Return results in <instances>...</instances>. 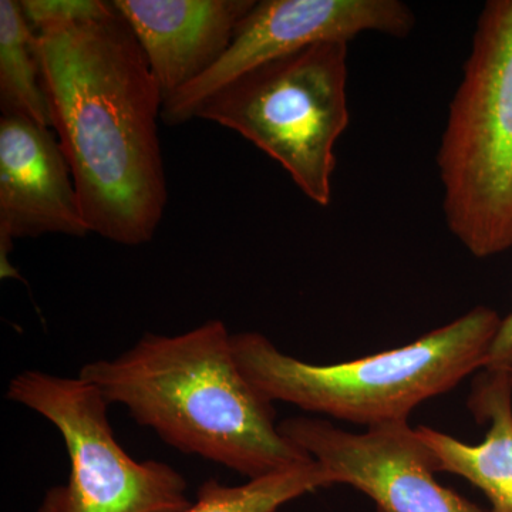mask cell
<instances>
[{"mask_svg":"<svg viewBox=\"0 0 512 512\" xmlns=\"http://www.w3.org/2000/svg\"><path fill=\"white\" fill-rule=\"evenodd\" d=\"M348 45L316 43L261 64L212 94L195 119L247 138L309 200L329 207L335 147L350 119Z\"/></svg>","mask_w":512,"mask_h":512,"instance_id":"5","label":"cell"},{"mask_svg":"<svg viewBox=\"0 0 512 512\" xmlns=\"http://www.w3.org/2000/svg\"><path fill=\"white\" fill-rule=\"evenodd\" d=\"M444 217L476 258L512 248V0L478 16L437 153Z\"/></svg>","mask_w":512,"mask_h":512,"instance_id":"4","label":"cell"},{"mask_svg":"<svg viewBox=\"0 0 512 512\" xmlns=\"http://www.w3.org/2000/svg\"><path fill=\"white\" fill-rule=\"evenodd\" d=\"M484 370H512V311L501 322Z\"/></svg>","mask_w":512,"mask_h":512,"instance_id":"15","label":"cell"},{"mask_svg":"<svg viewBox=\"0 0 512 512\" xmlns=\"http://www.w3.org/2000/svg\"><path fill=\"white\" fill-rule=\"evenodd\" d=\"M19 3L36 35L47 30L99 22L117 15L113 2L101 0H22Z\"/></svg>","mask_w":512,"mask_h":512,"instance_id":"14","label":"cell"},{"mask_svg":"<svg viewBox=\"0 0 512 512\" xmlns=\"http://www.w3.org/2000/svg\"><path fill=\"white\" fill-rule=\"evenodd\" d=\"M332 485L325 468L312 458L288 470L251 478L241 485L205 481L183 512H276L296 498Z\"/></svg>","mask_w":512,"mask_h":512,"instance_id":"13","label":"cell"},{"mask_svg":"<svg viewBox=\"0 0 512 512\" xmlns=\"http://www.w3.org/2000/svg\"><path fill=\"white\" fill-rule=\"evenodd\" d=\"M468 409L487 421L483 443L471 446L431 427H417L436 460L437 473H451L488 498L491 512H512V370H483Z\"/></svg>","mask_w":512,"mask_h":512,"instance_id":"11","label":"cell"},{"mask_svg":"<svg viewBox=\"0 0 512 512\" xmlns=\"http://www.w3.org/2000/svg\"><path fill=\"white\" fill-rule=\"evenodd\" d=\"M6 397L49 420L69 453V481L50 488L37 512H183L192 504L177 470L128 456L111 429L110 403L82 377L26 370Z\"/></svg>","mask_w":512,"mask_h":512,"instance_id":"6","label":"cell"},{"mask_svg":"<svg viewBox=\"0 0 512 512\" xmlns=\"http://www.w3.org/2000/svg\"><path fill=\"white\" fill-rule=\"evenodd\" d=\"M500 313L477 306L402 348L335 365L286 355L258 332L232 335L241 372L269 402L363 424L407 421L421 403L484 370Z\"/></svg>","mask_w":512,"mask_h":512,"instance_id":"3","label":"cell"},{"mask_svg":"<svg viewBox=\"0 0 512 512\" xmlns=\"http://www.w3.org/2000/svg\"><path fill=\"white\" fill-rule=\"evenodd\" d=\"M416 18L399 0H262L239 22L224 55L208 72L163 103L161 120L195 119L212 94L278 57L323 42L349 43L366 32L409 36Z\"/></svg>","mask_w":512,"mask_h":512,"instance_id":"7","label":"cell"},{"mask_svg":"<svg viewBox=\"0 0 512 512\" xmlns=\"http://www.w3.org/2000/svg\"><path fill=\"white\" fill-rule=\"evenodd\" d=\"M0 109L2 116L23 117L53 128L36 33L15 0H0Z\"/></svg>","mask_w":512,"mask_h":512,"instance_id":"12","label":"cell"},{"mask_svg":"<svg viewBox=\"0 0 512 512\" xmlns=\"http://www.w3.org/2000/svg\"><path fill=\"white\" fill-rule=\"evenodd\" d=\"M279 430L325 468L333 485L367 495L376 512H481L436 480V460L409 421L363 433L338 429L319 417H291Z\"/></svg>","mask_w":512,"mask_h":512,"instance_id":"8","label":"cell"},{"mask_svg":"<svg viewBox=\"0 0 512 512\" xmlns=\"http://www.w3.org/2000/svg\"><path fill=\"white\" fill-rule=\"evenodd\" d=\"M52 128L23 117L0 119V255L13 241L90 234L79 195Z\"/></svg>","mask_w":512,"mask_h":512,"instance_id":"9","label":"cell"},{"mask_svg":"<svg viewBox=\"0 0 512 512\" xmlns=\"http://www.w3.org/2000/svg\"><path fill=\"white\" fill-rule=\"evenodd\" d=\"M256 0H116L164 101L194 83L224 55Z\"/></svg>","mask_w":512,"mask_h":512,"instance_id":"10","label":"cell"},{"mask_svg":"<svg viewBox=\"0 0 512 512\" xmlns=\"http://www.w3.org/2000/svg\"><path fill=\"white\" fill-rule=\"evenodd\" d=\"M79 376L171 447L248 480L312 460L281 433L274 403L239 369L221 320L180 335L146 333L120 356L87 363Z\"/></svg>","mask_w":512,"mask_h":512,"instance_id":"2","label":"cell"},{"mask_svg":"<svg viewBox=\"0 0 512 512\" xmlns=\"http://www.w3.org/2000/svg\"><path fill=\"white\" fill-rule=\"evenodd\" d=\"M36 52L90 234L147 244L168 201L157 127L164 99L136 37L117 12L39 33Z\"/></svg>","mask_w":512,"mask_h":512,"instance_id":"1","label":"cell"}]
</instances>
